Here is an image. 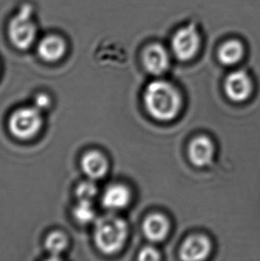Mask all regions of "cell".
I'll list each match as a JSON object with an SVG mask.
<instances>
[{
	"label": "cell",
	"instance_id": "cell-1",
	"mask_svg": "<svg viewBox=\"0 0 260 261\" xmlns=\"http://www.w3.org/2000/svg\"><path fill=\"white\" fill-rule=\"evenodd\" d=\"M144 102L148 113L160 120H172L181 107L178 92L172 85L162 81L148 85L144 93Z\"/></svg>",
	"mask_w": 260,
	"mask_h": 261
},
{
	"label": "cell",
	"instance_id": "cell-2",
	"mask_svg": "<svg viewBox=\"0 0 260 261\" xmlns=\"http://www.w3.org/2000/svg\"><path fill=\"white\" fill-rule=\"evenodd\" d=\"M127 233V224L123 219L108 214L96 220L94 239L97 248L105 254H114L123 246Z\"/></svg>",
	"mask_w": 260,
	"mask_h": 261
},
{
	"label": "cell",
	"instance_id": "cell-3",
	"mask_svg": "<svg viewBox=\"0 0 260 261\" xmlns=\"http://www.w3.org/2000/svg\"><path fill=\"white\" fill-rule=\"evenodd\" d=\"M32 6L23 5L9 25L11 41L19 49H27L35 40L37 29L32 21Z\"/></svg>",
	"mask_w": 260,
	"mask_h": 261
},
{
	"label": "cell",
	"instance_id": "cell-4",
	"mask_svg": "<svg viewBox=\"0 0 260 261\" xmlns=\"http://www.w3.org/2000/svg\"><path fill=\"white\" fill-rule=\"evenodd\" d=\"M9 130L15 138L28 140L34 138L42 126L41 111L33 107H23L12 113Z\"/></svg>",
	"mask_w": 260,
	"mask_h": 261
},
{
	"label": "cell",
	"instance_id": "cell-5",
	"mask_svg": "<svg viewBox=\"0 0 260 261\" xmlns=\"http://www.w3.org/2000/svg\"><path fill=\"white\" fill-rule=\"evenodd\" d=\"M172 50L179 60L188 61L196 54L200 38L197 30L193 24L180 29L172 39Z\"/></svg>",
	"mask_w": 260,
	"mask_h": 261
},
{
	"label": "cell",
	"instance_id": "cell-6",
	"mask_svg": "<svg viewBox=\"0 0 260 261\" xmlns=\"http://www.w3.org/2000/svg\"><path fill=\"white\" fill-rule=\"evenodd\" d=\"M225 93L235 102L246 100L252 90L250 78L244 71H235L226 78Z\"/></svg>",
	"mask_w": 260,
	"mask_h": 261
},
{
	"label": "cell",
	"instance_id": "cell-7",
	"mask_svg": "<svg viewBox=\"0 0 260 261\" xmlns=\"http://www.w3.org/2000/svg\"><path fill=\"white\" fill-rule=\"evenodd\" d=\"M211 251L210 241L202 236H194L187 239L180 249V258L183 260H203Z\"/></svg>",
	"mask_w": 260,
	"mask_h": 261
},
{
	"label": "cell",
	"instance_id": "cell-8",
	"mask_svg": "<svg viewBox=\"0 0 260 261\" xmlns=\"http://www.w3.org/2000/svg\"><path fill=\"white\" fill-rule=\"evenodd\" d=\"M144 64L150 73L161 75L169 67V57L165 48L159 44H153L144 50Z\"/></svg>",
	"mask_w": 260,
	"mask_h": 261
},
{
	"label": "cell",
	"instance_id": "cell-9",
	"mask_svg": "<svg viewBox=\"0 0 260 261\" xmlns=\"http://www.w3.org/2000/svg\"><path fill=\"white\" fill-rule=\"evenodd\" d=\"M81 168L90 179H100L108 170V163L101 152L90 151L82 157Z\"/></svg>",
	"mask_w": 260,
	"mask_h": 261
},
{
	"label": "cell",
	"instance_id": "cell-10",
	"mask_svg": "<svg viewBox=\"0 0 260 261\" xmlns=\"http://www.w3.org/2000/svg\"><path fill=\"white\" fill-rule=\"evenodd\" d=\"M214 153V146L206 137L195 138L190 144L189 158L197 167L207 166L210 164Z\"/></svg>",
	"mask_w": 260,
	"mask_h": 261
},
{
	"label": "cell",
	"instance_id": "cell-11",
	"mask_svg": "<svg viewBox=\"0 0 260 261\" xmlns=\"http://www.w3.org/2000/svg\"><path fill=\"white\" fill-rule=\"evenodd\" d=\"M130 201V193L123 185H112L106 188L102 195V205L110 211L124 208Z\"/></svg>",
	"mask_w": 260,
	"mask_h": 261
},
{
	"label": "cell",
	"instance_id": "cell-12",
	"mask_svg": "<svg viewBox=\"0 0 260 261\" xmlns=\"http://www.w3.org/2000/svg\"><path fill=\"white\" fill-rule=\"evenodd\" d=\"M40 57L47 62H56L64 57L66 44L58 36H47L40 41L38 47Z\"/></svg>",
	"mask_w": 260,
	"mask_h": 261
},
{
	"label": "cell",
	"instance_id": "cell-13",
	"mask_svg": "<svg viewBox=\"0 0 260 261\" xmlns=\"http://www.w3.org/2000/svg\"><path fill=\"white\" fill-rule=\"evenodd\" d=\"M145 237L151 242H161L169 232V222L160 214H152L144 220L143 226Z\"/></svg>",
	"mask_w": 260,
	"mask_h": 261
},
{
	"label": "cell",
	"instance_id": "cell-14",
	"mask_svg": "<svg viewBox=\"0 0 260 261\" xmlns=\"http://www.w3.org/2000/svg\"><path fill=\"white\" fill-rule=\"evenodd\" d=\"M243 55V45L237 40H229L218 50V59L225 65H232L239 62Z\"/></svg>",
	"mask_w": 260,
	"mask_h": 261
},
{
	"label": "cell",
	"instance_id": "cell-15",
	"mask_svg": "<svg viewBox=\"0 0 260 261\" xmlns=\"http://www.w3.org/2000/svg\"><path fill=\"white\" fill-rule=\"evenodd\" d=\"M68 245V238L63 232L55 231L50 233L46 237L45 241V246L46 251L53 256V258L56 256L60 255L65 250Z\"/></svg>",
	"mask_w": 260,
	"mask_h": 261
},
{
	"label": "cell",
	"instance_id": "cell-16",
	"mask_svg": "<svg viewBox=\"0 0 260 261\" xmlns=\"http://www.w3.org/2000/svg\"><path fill=\"white\" fill-rule=\"evenodd\" d=\"M73 216L75 219L82 224L91 222L95 219V208L93 207L92 201L79 200V202L73 208Z\"/></svg>",
	"mask_w": 260,
	"mask_h": 261
},
{
	"label": "cell",
	"instance_id": "cell-17",
	"mask_svg": "<svg viewBox=\"0 0 260 261\" xmlns=\"http://www.w3.org/2000/svg\"><path fill=\"white\" fill-rule=\"evenodd\" d=\"M97 192L98 188L92 179L81 182L76 188V195L79 200L92 201L93 198L97 194Z\"/></svg>",
	"mask_w": 260,
	"mask_h": 261
},
{
	"label": "cell",
	"instance_id": "cell-18",
	"mask_svg": "<svg viewBox=\"0 0 260 261\" xmlns=\"http://www.w3.org/2000/svg\"><path fill=\"white\" fill-rule=\"evenodd\" d=\"M138 259L141 261H156L160 259V254L155 249L151 247L144 248L138 256Z\"/></svg>",
	"mask_w": 260,
	"mask_h": 261
},
{
	"label": "cell",
	"instance_id": "cell-19",
	"mask_svg": "<svg viewBox=\"0 0 260 261\" xmlns=\"http://www.w3.org/2000/svg\"><path fill=\"white\" fill-rule=\"evenodd\" d=\"M51 103L49 96L46 94H39L34 98V106L39 111H43L48 108Z\"/></svg>",
	"mask_w": 260,
	"mask_h": 261
}]
</instances>
